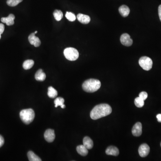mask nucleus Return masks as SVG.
<instances>
[{
	"mask_svg": "<svg viewBox=\"0 0 161 161\" xmlns=\"http://www.w3.org/2000/svg\"><path fill=\"white\" fill-rule=\"evenodd\" d=\"M112 109L109 105L103 104L96 105L92 110L90 114L91 118L96 120L111 114Z\"/></svg>",
	"mask_w": 161,
	"mask_h": 161,
	"instance_id": "1",
	"label": "nucleus"
},
{
	"mask_svg": "<svg viewBox=\"0 0 161 161\" xmlns=\"http://www.w3.org/2000/svg\"><path fill=\"white\" fill-rule=\"evenodd\" d=\"M101 86V82L99 80L89 79L84 82L82 84V88L87 92L93 93L98 91Z\"/></svg>",
	"mask_w": 161,
	"mask_h": 161,
	"instance_id": "2",
	"label": "nucleus"
},
{
	"mask_svg": "<svg viewBox=\"0 0 161 161\" xmlns=\"http://www.w3.org/2000/svg\"><path fill=\"white\" fill-rule=\"evenodd\" d=\"M35 114L32 109H26L21 111L20 113V117L22 121L26 124L31 123L34 118Z\"/></svg>",
	"mask_w": 161,
	"mask_h": 161,
	"instance_id": "3",
	"label": "nucleus"
},
{
	"mask_svg": "<svg viewBox=\"0 0 161 161\" xmlns=\"http://www.w3.org/2000/svg\"><path fill=\"white\" fill-rule=\"evenodd\" d=\"M64 54L65 58L70 61H74L77 60L79 57L78 51L73 48H65L64 51Z\"/></svg>",
	"mask_w": 161,
	"mask_h": 161,
	"instance_id": "4",
	"label": "nucleus"
},
{
	"mask_svg": "<svg viewBox=\"0 0 161 161\" xmlns=\"http://www.w3.org/2000/svg\"><path fill=\"white\" fill-rule=\"evenodd\" d=\"M139 64L143 70L149 71L152 68L153 61L149 57H142L140 58Z\"/></svg>",
	"mask_w": 161,
	"mask_h": 161,
	"instance_id": "5",
	"label": "nucleus"
},
{
	"mask_svg": "<svg viewBox=\"0 0 161 161\" xmlns=\"http://www.w3.org/2000/svg\"><path fill=\"white\" fill-rule=\"evenodd\" d=\"M121 42L123 45L127 47L131 46L133 43V40L130 38V36L127 33L121 35Z\"/></svg>",
	"mask_w": 161,
	"mask_h": 161,
	"instance_id": "6",
	"label": "nucleus"
},
{
	"mask_svg": "<svg viewBox=\"0 0 161 161\" xmlns=\"http://www.w3.org/2000/svg\"><path fill=\"white\" fill-rule=\"evenodd\" d=\"M150 148L146 144H143L140 146L138 149L139 154L141 157H144L149 155Z\"/></svg>",
	"mask_w": 161,
	"mask_h": 161,
	"instance_id": "7",
	"label": "nucleus"
},
{
	"mask_svg": "<svg viewBox=\"0 0 161 161\" xmlns=\"http://www.w3.org/2000/svg\"><path fill=\"white\" fill-rule=\"evenodd\" d=\"M142 124L140 122L135 123L132 128V134L135 137H139L142 134Z\"/></svg>",
	"mask_w": 161,
	"mask_h": 161,
	"instance_id": "8",
	"label": "nucleus"
},
{
	"mask_svg": "<svg viewBox=\"0 0 161 161\" xmlns=\"http://www.w3.org/2000/svg\"><path fill=\"white\" fill-rule=\"evenodd\" d=\"M44 137L45 140L48 142H53L55 138L54 131L52 129H47L44 133Z\"/></svg>",
	"mask_w": 161,
	"mask_h": 161,
	"instance_id": "9",
	"label": "nucleus"
},
{
	"mask_svg": "<svg viewBox=\"0 0 161 161\" xmlns=\"http://www.w3.org/2000/svg\"><path fill=\"white\" fill-rule=\"evenodd\" d=\"M35 33H31L29 36L28 40L30 43L34 45L35 47H38L41 44V41L40 39L35 35Z\"/></svg>",
	"mask_w": 161,
	"mask_h": 161,
	"instance_id": "10",
	"label": "nucleus"
},
{
	"mask_svg": "<svg viewBox=\"0 0 161 161\" xmlns=\"http://www.w3.org/2000/svg\"><path fill=\"white\" fill-rule=\"evenodd\" d=\"M15 19V16L13 14H10L7 17L2 18L1 21L2 23H5L7 26H12L14 24V20Z\"/></svg>",
	"mask_w": 161,
	"mask_h": 161,
	"instance_id": "11",
	"label": "nucleus"
},
{
	"mask_svg": "<svg viewBox=\"0 0 161 161\" xmlns=\"http://www.w3.org/2000/svg\"><path fill=\"white\" fill-rule=\"evenodd\" d=\"M77 18L79 22L84 24H88L91 21V18L88 15H85L82 13L77 14Z\"/></svg>",
	"mask_w": 161,
	"mask_h": 161,
	"instance_id": "12",
	"label": "nucleus"
},
{
	"mask_svg": "<svg viewBox=\"0 0 161 161\" xmlns=\"http://www.w3.org/2000/svg\"><path fill=\"white\" fill-rule=\"evenodd\" d=\"M106 153L109 155L117 156L119 154V150L117 147L114 146H109L106 150Z\"/></svg>",
	"mask_w": 161,
	"mask_h": 161,
	"instance_id": "13",
	"label": "nucleus"
},
{
	"mask_svg": "<svg viewBox=\"0 0 161 161\" xmlns=\"http://www.w3.org/2000/svg\"><path fill=\"white\" fill-rule=\"evenodd\" d=\"M119 11L121 15L123 17H127L130 13V9L129 7L126 5L121 6L119 8Z\"/></svg>",
	"mask_w": 161,
	"mask_h": 161,
	"instance_id": "14",
	"label": "nucleus"
},
{
	"mask_svg": "<svg viewBox=\"0 0 161 161\" xmlns=\"http://www.w3.org/2000/svg\"><path fill=\"white\" fill-rule=\"evenodd\" d=\"M46 76L41 69L38 70L35 74V79L38 81H43L46 79Z\"/></svg>",
	"mask_w": 161,
	"mask_h": 161,
	"instance_id": "15",
	"label": "nucleus"
},
{
	"mask_svg": "<svg viewBox=\"0 0 161 161\" xmlns=\"http://www.w3.org/2000/svg\"><path fill=\"white\" fill-rule=\"evenodd\" d=\"M83 145L88 150H91L93 147V141L89 137H85L83 140Z\"/></svg>",
	"mask_w": 161,
	"mask_h": 161,
	"instance_id": "16",
	"label": "nucleus"
},
{
	"mask_svg": "<svg viewBox=\"0 0 161 161\" xmlns=\"http://www.w3.org/2000/svg\"><path fill=\"white\" fill-rule=\"evenodd\" d=\"M77 153L82 156H85L87 155L88 153V149L86 148V147L84 145H79L77 147Z\"/></svg>",
	"mask_w": 161,
	"mask_h": 161,
	"instance_id": "17",
	"label": "nucleus"
},
{
	"mask_svg": "<svg viewBox=\"0 0 161 161\" xmlns=\"http://www.w3.org/2000/svg\"><path fill=\"white\" fill-rule=\"evenodd\" d=\"M65 100L63 98L61 97H58L56 98L54 100L55 107H57L58 106H60L62 109L65 108V105L64 104Z\"/></svg>",
	"mask_w": 161,
	"mask_h": 161,
	"instance_id": "18",
	"label": "nucleus"
},
{
	"mask_svg": "<svg viewBox=\"0 0 161 161\" xmlns=\"http://www.w3.org/2000/svg\"><path fill=\"white\" fill-rule=\"evenodd\" d=\"M58 92L57 90L54 88L53 87H50L48 88V95L52 99L56 98L57 96Z\"/></svg>",
	"mask_w": 161,
	"mask_h": 161,
	"instance_id": "19",
	"label": "nucleus"
},
{
	"mask_svg": "<svg viewBox=\"0 0 161 161\" xmlns=\"http://www.w3.org/2000/svg\"><path fill=\"white\" fill-rule=\"evenodd\" d=\"M28 158L30 161H41V159L36 155L33 152L29 151L28 153Z\"/></svg>",
	"mask_w": 161,
	"mask_h": 161,
	"instance_id": "20",
	"label": "nucleus"
},
{
	"mask_svg": "<svg viewBox=\"0 0 161 161\" xmlns=\"http://www.w3.org/2000/svg\"><path fill=\"white\" fill-rule=\"evenodd\" d=\"M34 65V61L32 60H25L23 64V68L26 70L31 69Z\"/></svg>",
	"mask_w": 161,
	"mask_h": 161,
	"instance_id": "21",
	"label": "nucleus"
},
{
	"mask_svg": "<svg viewBox=\"0 0 161 161\" xmlns=\"http://www.w3.org/2000/svg\"><path fill=\"white\" fill-rule=\"evenodd\" d=\"M54 17L57 21H60L63 17V13L60 10H55L53 12Z\"/></svg>",
	"mask_w": 161,
	"mask_h": 161,
	"instance_id": "22",
	"label": "nucleus"
},
{
	"mask_svg": "<svg viewBox=\"0 0 161 161\" xmlns=\"http://www.w3.org/2000/svg\"><path fill=\"white\" fill-rule=\"evenodd\" d=\"M134 103L136 106L139 108H140L143 107V106L144 105V100L141 99V98H140L139 97H137L135 99Z\"/></svg>",
	"mask_w": 161,
	"mask_h": 161,
	"instance_id": "23",
	"label": "nucleus"
},
{
	"mask_svg": "<svg viewBox=\"0 0 161 161\" xmlns=\"http://www.w3.org/2000/svg\"><path fill=\"white\" fill-rule=\"evenodd\" d=\"M23 1V0H7L6 2L9 6L14 7L21 3Z\"/></svg>",
	"mask_w": 161,
	"mask_h": 161,
	"instance_id": "24",
	"label": "nucleus"
},
{
	"mask_svg": "<svg viewBox=\"0 0 161 161\" xmlns=\"http://www.w3.org/2000/svg\"><path fill=\"white\" fill-rule=\"evenodd\" d=\"M65 17L67 18V19L70 22H74V21H75L76 19L75 14L69 12H66Z\"/></svg>",
	"mask_w": 161,
	"mask_h": 161,
	"instance_id": "25",
	"label": "nucleus"
},
{
	"mask_svg": "<svg viewBox=\"0 0 161 161\" xmlns=\"http://www.w3.org/2000/svg\"><path fill=\"white\" fill-rule=\"evenodd\" d=\"M139 97L145 101L147 99V97H148V94L146 92H141V93H140Z\"/></svg>",
	"mask_w": 161,
	"mask_h": 161,
	"instance_id": "26",
	"label": "nucleus"
},
{
	"mask_svg": "<svg viewBox=\"0 0 161 161\" xmlns=\"http://www.w3.org/2000/svg\"><path fill=\"white\" fill-rule=\"evenodd\" d=\"M5 30V26L2 23H0V39H1V35Z\"/></svg>",
	"mask_w": 161,
	"mask_h": 161,
	"instance_id": "27",
	"label": "nucleus"
},
{
	"mask_svg": "<svg viewBox=\"0 0 161 161\" xmlns=\"http://www.w3.org/2000/svg\"><path fill=\"white\" fill-rule=\"evenodd\" d=\"M4 144V139L2 136L0 135V148L3 146Z\"/></svg>",
	"mask_w": 161,
	"mask_h": 161,
	"instance_id": "28",
	"label": "nucleus"
},
{
	"mask_svg": "<svg viewBox=\"0 0 161 161\" xmlns=\"http://www.w3.org/2000/svg\"><path fill=\"white\" fill-rule=\"evenodd\" d=\"M158 14H159V18L161 22V5L158 7Z\"/></svg>",
	"mask_w": 161,
	"mask_h": 161,
	"instance_id": "29",
	"label": "nucleus"
},
{
	"mask_svg": "<svg viewBox=\"0 0 161 161\" xmlns=\"http://www.w3.org/2000/svg\"><path fill=\"white\" fill-rule=\"evenodd\" d=\"M157 118V121H158L159 122L161 123V114H159L158 115H157L156 116Z\"/></svg>",
	"mask_w": 161,
	"mask_h": 161,
	"instance_id": "30",
	"label": "nucleus"
},
{
	"mask_svg": "<svg viewBox=\"0 0 161 161\" xmlns=\"http://www.w3.org/2000/svg\"><path fill=\"white\" fill-rule=\"evenodd\" d=\"M37 32H38V31H35V32H34V33H35V34H37Z\"/></svg>",
	"mask_w": 161,
	"mask_h": 161,
	"instance_id": "31",
	"label": "nucleus"
},
{
	"mask_svg": "<svg viewBox=\"0 0 161 161\" xmlns=\"http://www.w3.org/2000/svg\"></svg>",
	"mask_w": 161,
	"mask_h": 161,
	"instance_id": "32",
	"label": "nucleus"
}]
</instances>
